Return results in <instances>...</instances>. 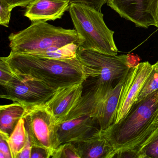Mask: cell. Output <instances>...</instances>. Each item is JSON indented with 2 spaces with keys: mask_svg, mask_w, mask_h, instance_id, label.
Segmentation results:
<instances>
[{
  "mask_svg": "<svg viewBox=\"0 0 158 158\" xmlns=\"http://www.w3.org/2000/svg\"><path fill=\"white\" fill-rule=\"evenodd\" d=\"M100 131L97 119L83 115L56 124L59 145L81 141Z\"/></svg>",
  "mask_w": 158,
  "mask_h": 158,
  "instance_id": "10",
  "label": "cell"
},
{
  "mask_svg": "<svg viewBox=\"0 0 158 158\" xmlns=\"http://www.w3.org/2000/svg\"><path fill=\"white\" fill-rule=\"evenodd\" d=\"M12 10L6 0H0V25L9 27Z\"/></svg>",
  "mask_w": 158,
  "mask_h": 158,
  "instance_id": "23",
  "label": "cell"
},
{
  "mask_svg": "<svg viewBox=\"0 0 158 158\" xmlns=\"http://www.w3.org/2000/svg\"><path fill=\"white\" fill-rule=\"evenodd\" d=\"M158 90V61L152 65V70L145 81L135 102Z\"/></svg>",
  "mask_w": 158,
  "mask_h": 158,
  "instance_id": "19",
  "label": "cell"
},
{
  "mask_svg": "<svg viewBox=\"0 0 158 158\" xmlns=\"http://www.w3.org/2000/svg\"><path fill=\"white\" fill-rule=\"evenodd\" d=\"M11 51L20 54L37 55L56 50L79 40L75 29H65L46 22L32 23L27 28L9 36Z\"/></svg>",
  "mask_w": 158,
  "mask_h": 158,
  "instance_id": "3",
  "label": "cell"
},
{
  "mask_svg": "<svg viewBox=\"0 0 158 158\" xmlns=\"http://www.w3.org/2000/svg\"><path fill=\"white\" fill-rule=\"evenodd\" d=\"M3 58L15 73L38 79L56 89L87 79L77 57L55 60L11 51Z\"/></svg>",
  "mask_w": 158,
  "mask_h": 158,
  "instance_id": "2",
  "label": "cell"
},
{
  "mask_svg": "<svg viewBox=\"0 0 158 158\" xmlns=\"http://www.w3.org/2000/svg\"><path fill=\"white\" fill-rule=\"evenodd\" d=\"M155 12H156V18H157V23H158V27L157 28H158V0L157 1V4H156Z\"/></svg>",
  "mask_w": 158,
  "mask_h": 158,
  "instance_id": "29",
  "label": "cell"
},
{
  "mask_svg": "<svg viewBox=\"0 0 158 158\" xmlns=\"http://www.w3.org/2000/svg\"><path fill=\"white\" fill-rule=\"evenodd\" d=\"M70 0H35L30 3L24 16L31 23L61 19L70 6Z\"/></svg>",
  "mask_w": 158,
  "mask_h": 158,
  "instance_id": "13",
  "label": "cell"
},
{
  "mask_svg": "<svg viewBox=\"0 0 158 158\" xmlns=\"http://www.w3.org/2000/svg\"><path fill=\"white\" fill-rule=\"evenodd\" d=\"M10 135L0 132V158H12L8 143Z\"/></svg>",
  "mask_w": 158,
  "mask_h": 158,
  "instance_id": "24",
  "label": "cell"
},
{
  "mask_svg": "<svg viewBox=\"0 0 158 158\" xmlns=\"http://www.w3.org/2000/svg\"><path fill=\"white\" fill-rule=\"evenodd\" d=\"M10 4V7L12 10L15 7H21L26 8L30 3L35 0H6Z\"/></svg>",
  "mask_w": 158,
  "mask_h": 158,
  "instance_id": "28",
  "label": "cell"
},
{
  "mask_svg": "<svg viewBox=\"0 0 158 158\" xmlns=\"http://www.w3.org/2000/svg\"><path fill=\"white\" fill-rule=\"evenodd\" d=\"M77 57L86 79L95 78L98 83L110 88L135 66L130 62L128 55H110L79 48Z\"/></svg>",
  "mask_w": 158,
  "mask_h": 158,
  "instance_id": "5",
  "label": "cell"
},
{
  "mask_svg": "<svg viewBox=\"0 0 158 158\" xmlns=\"http://www.w3.org/2000/svg\"><path fill=\"white\" fill-rule=\"evenodd\" d=\"M52 158H81L79 151L74 143L68 142L60 145Z\"/></svg>",
  "mask_w": 158,
  "mask_h": 158,
  "instance_id": "20",
  "label": "cell"
},
{
  "mask_svg": "<svg viewBox=\"0 0 158 158\" xmlns=\"http://www.w3.org/2000/svg\"><path fill=\"white\" fill-rule=\"evenodd\" d=\"M28 134L23 118L18 121L15 128L8 139V143L11 154L12 158H17L25 147L27 140Z\"/></svg>",
  "mask_w": 158,
  "mask_h": 158,
  "instance_id": "17",
  "label": "cell"
},
{
  "mask_svg": "<svg viewBox=\"0 0 158 158\" xmlns=\"http://www.w3.org/2000/svg\"><path fill=\"white\" fill-rule=\"evenodd\" d=\"M15 73L3 57L0 59V84L4 87L16 76Z\"/></svg>",
  "mask_w": 158,
  "mask_h": 158,
  "instance_id": "22",
  "label": "cell"
},
{
  "mask_svg": "<svg viewBox=\"0 0 158 158\" xmlns=\"http://www.w3.org/2000/svg\"><path fill=\"white\" fill-rule=\"evenodd\" d=\"M83 83L58 89L51 98L44 104L53 115L56 124L68 115L83 95Z\"/></svg>",
  "mask_w": 158,
  "mask_h": 158,
  "instance_id": "11",
  "label": "cell"
},
{
  "mask_svg": "<svg viewBox=\"0 0 158 158\" xmlns=\"http://www.w3.org/2000/svg\"><path fill=\"white\" fill-rule=\"evenodd\" d=\"M27 107L18 102L1 105L0 107V132L10 135Z\"/></svg>",
  "mask_w": 158,
  "mask_h": 158,
  "instance_id": "16",
  "label": "cell"
},
{
  "mask_svg": "<svg viewBox=\"0 0 158 158\" xmlns=\"http://www.w3.org/2000/svg\"><path fill=\"white\" fill-rule=\"evenodd\" d=\"M113 87L98 83L96 80L94 85L82 95L77 104L61 122L83 115H89L96 119L103 99Z\"/></svg>",
  "mask_w": 158,
  "mask_h": 158,
  "instance_id": "12",
  "label": "cell"
},
{
  "mask_svg": "<svg viewBox=\"0 0 158 158\" xmlns=\"http://www.w3.org/2000/svg\"><path fill=\"white\" fill-rule=\"evenodd\" d=\"M158 0H108L107 5L121 17L138 27H158L156 4Z\"/></svg>",
  "mask_w": 158,
  "mask_h": 158,
  "instance_id": "8",
  "label": "cell"
},
{
  "mask_svg": "<svg viewBox=\"0 0 158 158\" xmlns=\"http://www.w3.org/2000/svg\"><path fill=\"white\" fill-rule=\"evenodd\" d=\"M3 87L6 92L1 95V98L26 107L45 104L58 89L38 79L17 73L15 78Z\"/></svg>",
  "mask_w": 158,
  "mask_h": 158,
  "instance_id": "7",
  "label": "cell"
},
{
  "mask_svg": "<svg viewBox=\"0 0 158 158\" xmlns=\"http://www.w3.org/2000/svg\"><path fill=\"white\" fill-rule=\"evenodd\" d=\"M68 11L79 38V48L117 55L114 32L106 25L101 12L78 3L70 4Z\"/></svg>",
  "mask_w": 158,
  "mask_h": 158,
  "instance_id": "4",
  "label": "cell"
},
{
  "mask_svg": "<svg viewBox=\"0 0 158 158\" xmlns=\"http://www.w3.org/2000/svg\"><path fill=\"white\" fill-rule=\"evenodd\" d=\"M79 151L81 158H111L115 150L101 131L81 141L73 142Z\"/></svg>",
  "mask_w": 158,
  "mask_h": 158,
  "instance_id": "15",
  "label": "cell"
},
{
  "mask_svg": "<svg viewBox=\"0 0 158 158\" xmlns=\"http://www.w3.org/2000/svg\"><path fill=\"white\" fill-rule=\"evenodd\" d=\"M23 118L33 146L44 148L52 158L60 146L53 115L43 104L27 107Z\"/></svg>",
  "mask_w": 158,
  "mask_h": 158,
  "instance_id": "6",
  "label": "cell"
},
{
  "mask_svg": "<svg viewBox=\"0 0 158 158\" xmlns=\"http://www.w3.org/2000/svg\"><path fill=\"white\" fill-rule=\"evenodd\" d=\"M154 125L158 126V117H157V120H156V121H155V123H154Z\"/></svg>",
  "mask_w": 158,
  "mask_h": 158,
  "instance_id": "30",
  "label": "cell"
},
{
  "mask_svg": "<svg viewBox=\"0 0 158 158\" xmlns=\"http://www.w3.org/2000/svg\"><path fill=\"white\" fill-rule=\"evenodd\" d=\"M127 75L108 92L100 106L96 119L100 130L107 129L115 123L120 95Z\"/></svg>",
  "mask_w": 158,
  "mask_h": 158,
  "instance_id": "14",
  "label": "cell"
},
{
  "mask_svg": "<svg viewBox=\"0 0 158 158\" xmlns=\"http://www.w3.org/2000/svg\"><path fill=\"white\" fill-rule=\"evenodd\" d=\"M32 147H33V145L28 135L27 140L25 147H24L22 152L18 154L17 158H31Z\"/></svg>",
  "mask_w": 158,
  "mask_h": 158,
  "instance_id": "27",
  "label": "cell"
},
{
  "mask_svg": "<svg viewBox=\"0 0 158 158\" xmlns=\"http://www.w3.org/2000/svg\"><path fill=\"white\" fill-rule=\"evenodd\" d=\"M31 158H49V156L44 148L33 146Z\"/></svg>",
  "mask_w": 158,
  "mask_h": 158,
  "instance_id": "26",
  "label": "cell"
},
{
  "mask_svg": "<svg viewBox=\"0 0 158 158\" xmlns=\"http://www.w3.org/2000/svg\"><path fill=\"white\" fill-rule=\"evenodd\" d=\"M79 44L72 43L60 48L56 50L34 56L55 60H67L77 57Z\"/></svg>",
  "mask_w": 158,
  "mask_h": 158,
  "instance_id": "18",
  "label": "cell"
},
{
  "mask_svg": "<svg viewBox=\"0 0 158 158\" xmlns=\"http://www.w3.org/2000/svg\"><path fill=\"white\" fill-rule=\"evenodd\" d=\"M158 158V131L140 150L139 158Z\"/></svg>",
  "mask_w": 158,
  "mask_h": 158,
  "instance_id": "21",
  "label": "cell"
},
{
  "mask_svg": "<svg viewBox=\"0 0 158 158\" xmlns=\"http://www.w3.org/2000/svg\"><path fill=\"white\" fill-rule=\"evenodd\" d=\"M158 117V90L132 105L127 114L120 122L101 134L115 150L125 148L137 153L158 131L154 125Z\"/></svg>",
  "mask_w": 158,
  "mask_h": 158,
  "instance_id": "1",
  "label": "cell"
},
{
  "mask_svg": "<svg viewBox=\"0 0 158 158\" xmlns=\"http://www.w3.org/2000/svg\"><path fill=\"white\" fill-rule=\"evenodd\" d=\"M152 67V65L148 62H145L138 64L130 68L120 95L114 123L123 118L135 103Z\"/></svg>",
  "mask_w": 158,
  "mask_h": 158,
  "instance_id": "9",
  "label": "cell"
},
{
  "mask_svg": "<svg viewBox=\"0 0 158 158\" xmlns=\"http://www.w3.org/2000/svg\"><path fill=\"white\" fill-rule=\"evenodd\" d=\"M108 0H70V4L78 3L85 4L99 12H101L102 6L107 3Z\"/></svg>",
  "mask_w": 158,
  "mask_h": 158,
  "instance_id": "25",
  "label": "cell"
}]
</instances>
